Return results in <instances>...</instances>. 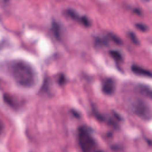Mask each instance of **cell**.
I'll list each match as a JSON object with an SVG mask.
<instances>
[{"instance_id":"obj_1","label":"cell","mask_w":152,"mask_h":152,"mask_svg":"<svg viewBox=\"0 0 152 152\" xmlns=\"http://www.w3.org/2000/svg\"><path fill=\"white\" fill-rule=\"evenodd\" d=\"M9 71L15 82L25 87H31L36 82L37 76L35 69L23 60H14L10 64Z\"/></svg>"},{"instance_id":"obj_2","label":"cell","mask_w":152,"mask_h":152,"mask_svg":"<svg viewBox=\"0 0 152 152\" xmlns=\"http://www.w3.org/2000/svg\"><path fill=\"white\" fill-rule=\"evenodd\" d=\"M128 107L131 112L142 119L149 121L152 118V109L143 99L130 98L128 100Z\"/></svg>"},{"instance_id":"obj_3","label":"cell","mask_w":152,"mask_h":152,"mask_svg":"<svg viewBox=\"0 0 152 152\" xmlns=\"http://www.w3.org/2000/svg\"><path fill=\"white\" fill-rule=\"evenodd\" d=\"M78 145L82 152H92L95 147V141L86 127H81L78 131Z\"/></svg>"},{"instance_id":"obj_4","label":"cell","mask_w":152,"mask_h":152,"mask_svg":"<svg viewBox=\"0 0 152 152\" xmlns=\"http://www.w3.org/2000/svg\"><path fill=\"white\" fill-rule=\"evenodd\" d=\"M102 90L104 93L110 95L113 94L115 90V83L114 80L111 78L106 79L104 83Z\"/></svg>"},{"instance_id":"obj_5","label":"cell","mask_w":152,"mask_h":152,"mask_svg":"<svg viewBox=\"0 0 152 152\" xmlns=\"http://www.w3.org/2000/svg\"><path fill=\"white\" fill-rule=\"evenodd\" d=\"M136 90L140 94L147 97L152 99V90L147 86L138 85L136 87Z\"/></svg>"},{"instance_id":"obj_6","label":"cell","mask_w":152,"mask_h":152,"mask_svg":"<svg viewBox=\"0 0 152 152\" xmlns=\"http://www.w3.org/2000/svg\"><path fill=\"white\" fill-rule=\"evenodd\" d=\"M131 70L133 71V72L134 73L136 74L140 75V76H143L146 77H152V73L150 71L146 70L143 68H141L138 65H134L131 67Z\"/></svg>"},{"instance_id":"obj_7","label":"cell","mask_w":152,"mask_h":152,"mask_svg":"<svg viewBox=\"0 0 152 152\" xmlns=\"http://www.w3.org/2000/svg\"><path fill=\"white\" fill-rule=\"evenodd\" d=\"M52 30L56 39L59 40L61 38V29L59 25L57 22H53L52 24Z\"/></svg>"},{"instance_id":"obj_8","label":"cell","mask_w":152,"mask_h":152,"mask_svg":"<svg viewBox=\"0 0 152 152\" xmlns=\"http://www.w3.org/2000/svg\"><path fill=\"white\" fill-rule=\"evenodd\" d=\"M110 55L114 59H115L117 61H121L122 59V56H121V54L117 51V50H111L110 51Z\"/></svg>"},{"instance_id":"obj_9","label":"cell","mask_w":152,"mask_h":152,"mask_svg":"<svg viewBox=\"0 0 152 152\" xmlns=\"http://www.w3.org/2000/svg\"><path fill=\"white\" fill-rule=\"evenodd\" d=\"M108 36H109V38H110V39H112L115 43H116L118 45H120V44H121V43H122V42H121V40L118 36H117L116 35H115L112 33L109 34Z\"/></svg>"},{"instance_id":"obj_10","label":"cell","mask_w":152,"mask_h":152,"mask_svg":"<svg viewBox=\"0 0 152 152\" xmlns=\"http://www.w3.org/2000/svg\"><path fill=\"white\" fill-rule=\"evenodd\" d=\"M67 14L74 20H78V16L77 14L73 10H68L67 12Z\"/></svg>"},{"instance_id":"obj_11","label":"cell","mask_w":152,"mask_h":152,"mask_svg":"<svg viewBox=\"0 0 152 152\" xmlns=\"http://www.w3.org/2000/svg\"><path fill=\"white\" fill-rule=\"evenodd\" d=\"M129 37H130V39L131 40V41H132L134 44H137V45L138 44V43H139L138 39V38L137 37L136 35L134 33H133V32H130V33H129Z\"/></svg>"},{"instance_id":"obj_12","label":"cell","mask_w":152,"mask_h":152,"mask_svg":"<svg viewBox=\"0 0 152 152\" xmlns=\"http://www.w3.org/2000/svg\"><path fill=\"white\" fill-rule=\"evenodd\" d=\"M80 20L81 21V22L83 23V25L86 27H88L90 25V22L89 21V20L86 16H83L82 18H80Z\"/></svg>"},{"instance_id":"obj_13","label":"cell","mask_w":152,"mask_h":152,"mask_svg":"<svg viewBox=\"0 0 152 152\" xmlns=\"http://www.w3.org/2000/svg\"><path fill=\"white\" fill-rule=\"evenodd\" d=\"M136 27L142 32H146L147 30V26L145 24H142V23L136 24Z\"/></svg>"},{"instance_id":"obj_14","label":"cell","mask_w":152,"mask_h":152,"mask_svg":"<svg viewBox=\"0 0 152 152\" xmlns=\"http://www.w3.org/2000/svg\"><path fill=\"white\" fill-rule=\"evenodd\" d=\"M3 124L0 123V135L2 133V131H3Z\"/></svg>"}]
</instances>
